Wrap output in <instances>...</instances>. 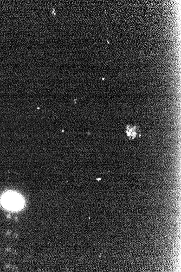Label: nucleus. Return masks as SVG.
I'll use <instances>...</instances> for the list:
<instances>
[{"label":"nucleus","instance_id":"nucleus-1","mask_svg":"<svg viewBox=\"0 0 181 272\" xmlns=\"http://www.w3.org/2000/svg\"><path fill=\"white\" fill-rule=\"evenodd\" d=\"M4 203L11 208H17L21 204L20 198L16 194H7L4 198Z\"/></svg>","mask_w":181,"mask_h":272}]
</instances>
